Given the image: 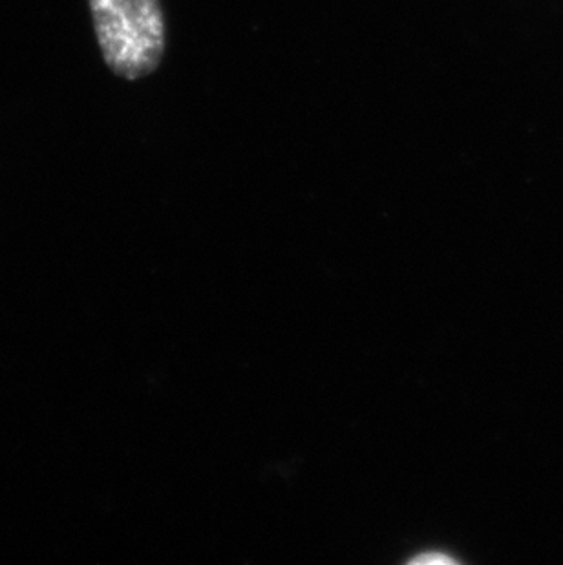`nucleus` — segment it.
<instances>
[{
  "instance_id": "1",
  "label": "nucleus",
  "mask_w": 563,
  "mask_h": 565,
  "mask_svg": "<svg viewBox=\"0 0 563 565\" xmlns=\"http://www.w3.org/2000/svg\"><path fill=\"white\" fill-rule=\"evenodd\" d=\"M103 61L117 77L144 79L160 68L167 26L160 0H88Z\"/></svg>"
},
{
  "instance_id": "2",
  "label": "nucleus",
  "mask_w": 563,
  "mask_h": 565,
  "mask_svg": "<svg viewBox=\"0 0 563 565\" xmlns=\"http://www.w3.org/2000/svg\"><path fill=\"white\" fill-rule=\"evenodd\" d=\"M414 562V564H425V565H431V564H439V565H445V564H454V558H450V556H445V555H421V556H417V558H415V561H412Z\"/></svg>"
}]
</instances>
